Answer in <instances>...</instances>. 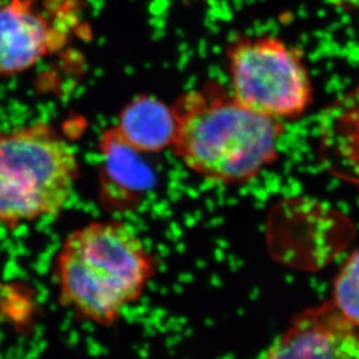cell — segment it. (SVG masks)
Returning a JSON list of instances; mask_svg holds the SVG:
<instances>
[{
	"mask_svg": "<svg viewBox=\"0 0 359 359\" xmlns=\"http://www.w3.org/2000/svg\"><path fill=\"white\" fill-rule=\"evenodd\" d=\"M330 301L350 323L359 328V248L339 269Z\"/></svg>",
	"mask_w": 359,
	"mask_h": 359,
	"instance_id": "cell-9",
	"label": "cell"
},
{
	"mask_svg": "<svg viewBox=\"0 0 359 359\" xmlns=\"http://www.w3.org/2000/svg\"><path fill=\"white\" fill-rule=\"evenodd\" d=\"M100 153L103 158L105 189L121 188L118 194H131L132 197L142 193L151 184V172L142 165L140 156L121 142L112 131L105 132L100 140Z\"/></svg>",
	"mask_w": 359,
	"mask_h": 359,
	"instance_id": "cell-8",
	"label": "cell"
},
{
	"mask_svg": "<svg viewBox=\"0 0 359 359\" xmlns=\"http://www.w3.org/2000/svg\"><path fill=\"white\" fill-rule=\"evenodd\" d=\"M263 359H359V328L325 301L297 315Z\"/></svg>",
	"mask_w": 359,
	"mask_h": 359,
	"instance_id": "cell-5",
	"label": "cell"
},
{
	"mask_svg": "<svg viewBox=\"0 0 359 359\" xmlns=\"http://www.w3.org/2000/svg\"><path fill=\"white\" fill-rule=\"evenodd\" d=\"M56 267L61 300L89 321L110 325L140 299L156 263L131 226L103 221L72 232Z\"/></svg>",
	"mask_w": 359,
	"mask_h": 359,
	"instance_id": "cell-2",
	"label": "cell"
},
{
	"mask_svg": "<svg viewBox=\"0 0 359 359\" xmlns=\"http://www.w3.org/2000/svg\"><path fill=\"white\" fill-rule=\"evenodd\" d=\"M79 172L76 153L52 125L0 132V222L14 228L59 214Z\"/></svg>",
	"mask_w": 359,
	"mask_h": 359,
	"instance_id": "cell-3",
	"label": "cell"
},
{
	"mask_svg": "<svg viewBox=\"0 0 359 359\" xmlns=\"http://www.w3.org/2000/svg\"><path fill=\"white\" fill-rule=\"evenodd\" d=\"M59 43L35 0H11L0 7V76L31 69Z\"/></svg>",
	"mask_w": 359,
	"mask_h": 359,
	"instance_id": "cell-6",
	"label": "cell"
},
{
	"mask_svg": "<svg viewBox=\"0 0 359 359\" xmlns=\"http://www.w3.org/2000/svg\"><path fill=\"white\" fill-rule=\"evenodd\" d=\"M174 156L217 186L252 182L278 158L283 121L265 117L217 89L190 91L172 105Z\"/></svg>",
	"mask_w": 359,
	"mask_h": 359,
	"instance_id": "cell-1",
	"label": "cell"
},
{
	"mask_svg": "<svg viewBox=\"0 0 359 359\" xmlns=\"http://www.w3.org/2000/svg\"><path fill=\"white\" fill-rule=\"evenodd\" d=\"M232 96L276 121L300 118L313 100V86L299 49L273 36L243 38L228 47Z\"/></svg>",
	"mask_w": 359,
	"mask_h": 359,
	"instance_id": "cell-4",
	"label": "cell"
},
{
	"mask_svg": "<svg viewBox=\"0 0 359 359\" xmlns=\"http://www.w3.org/2000/svg\"><path fill=\"white\" fill-rule=\"evenodd\" d=\"M111 131L135 152L158 154L170 149L173 144V109L156 97H137L123 107Z\"/></svg>",
	"mask_w": 359,
	"mask_h": 359,
	"instance_id": "cell-7",
	"label": "cell"
}]
</instances>
